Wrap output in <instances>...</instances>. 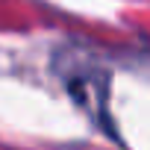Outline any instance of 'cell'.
<instances>
[{
  "instance_id": "1",
  "label": "cell",
  "mask_w": 150,
  "mask_h": 150,
  "mask_svg": "<svg viewBox=\"0 0 150 150\" xmlns=\"http://www.w3.org/2000/svg\"><path fill=\"white\" fill-rule=\"evenodd\" d=\"M53 68H59L62 80L68 86V91L77 97L80 106H86L100 124L109 127V118H106V94H109V74L91 62L88 56L83 53H59V62H53Z\"/></svg>"
}]
</instances>
